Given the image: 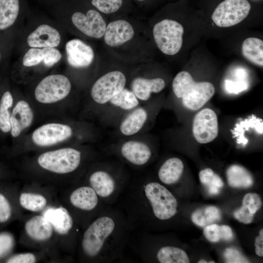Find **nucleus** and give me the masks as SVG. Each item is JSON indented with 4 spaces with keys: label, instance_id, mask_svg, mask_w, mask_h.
Returning <instances> with one entry per match:
<instances>
[{
    "label": "nucleus",
    "instance_id": "f257e3e1",
    "mask_svg": "<svg viewBox=\"0 0 263 263\" xmlns=\"http://www.w3.org/2000/svg\"><path fill=\"white\" fill-rule=\"evenodd\" d=\"M133 228L115 205H107L83 233L81 247L87 258L111 263L123 257Z\"/></svg>",
    "mask_w": 263,
    "mask_h": 263
},
{
    "label": "nucleus",
    "instance_id": "f03ea898",
    "mask_svg": "<svg viewBox=\"0 0 263 263\" xmlns=\"http://www.w3.org/2000/svg\"><path fill=\"white\" fill-rule=\"evenodd\" d=\"M116 205L125 213L134 231L144 230L150 215L160 220L173 217L178 203L172 193L156 182L127 184Z\"/></svg>",
    "mask_w": 263,
    "mask_h": 263
},
{
    "label": "nucleus",
    "instance_id": "7ed1b4c3",
    "mask_svg": "<svg viewBox=\"0 0 263 263\" xmlns=\"http://www.w3.org/2000/svg\"><path fill=\"white\" fill-rule=\"evenodd\" d=\"M149 35L144 21L128 15L111 19L102 40L108 53L117 61L143 63L150 56Z\"/></svg>",
    "mask_w": 263,
    "mask_h": 263
},
{
    "label": "nucleus",
    "instance_id": "20e7f679",
    "mask_svg": "<svg viewBox=\"0 0 263 263\" xmlns=\"http://www.w3.org/2000/svg\"><path fill=\"white\" fill-rule=\"evenodd\" d=\"M39 1L67 33L87 41L102 40L108 21L88 0Z\"/></svg>",
    "mask_w": 263,
    "mask_h": 263
},
{
    "label": "nucleus",
    "instance_id": "39448f33",
    "mask_svg": "<svg viewBox=\"0 0 263 263\" xmlns=\"http://www.w3.org/2000/svg\"><path fill=\"white\" fill-rule=\"evenodd\" d=\"M67 33L47 14L29 15L16 43L19 53L30 48H63Z\"/></svg>",
    "mask_w": 263,
    "mask_h": 263
},
{
    "label": "nucleus",
    "instance_id": "423d86ee",
    "mask_svg": "<svg viewBox=\"0 0 263 263\" xmlns=\"http://www.w3.org/2000/svg\"><path fill=\"white\" fill-rule=\"evenodd\" d=\"M172 89L176 96L182 99L184 107L192 111L201 108L215 91L211 83L196 82L187 71H181L176 75L173 80Z\"/></svg>",
    "mask_w": 263,
    "mask_h": 263
},
{
    "label": "nucleus",
    "instance_id": "0eeeda50",
    "mask_svg": "<svg viewBox=\"0 0 263 263\" xmlns=\"http://www.w3.org/2000/svg\"><path fill=\"white\" fill-rule=\"evenodd\" d=\"M63 61V53L56 48H30L19 53L16 69L21 75L29 72L47 71Z\"/></svg>",
    "mask_w": 263,
    "mask_h": 263
},
{
    "label": "nucleus",
    "instance_id": "6e6552de",
    "mask_svg": "<svg viewBox=\"0 0 263 263\" xmlns=\"http://www.w3.org/2000/svg\"><path fill=\"white\" fill-rule=\"evenodd\" d=\"M184 29L175 20L165 18L156 22L151 29V35L157 48L164 54H177L183 45Z\"/></svg>",
    "mask_w": 263,
    "mask_h": 263
},
{
    "label": "nucleus",
    "instance_id": "1a4fd4ad",
    "mask_svg": "<svg viewBox=\"0 0 263 263\" xmlns=\"http://www.w3.org/2000/svg\"><path fill=\"white\" fill-rule=\"evenodd\" d=\"M63 49V61L72 70H88L100 61L94 48L88 41L78 38L67 40Z\"/></svg>",
    "mask_w": 263,
    "mask_h": 263
},
{
    "label": "nucleus",
    "instance_id": "9d476101",
    "mask_svg": "<svg viewBox=\"0 0 263 263\" xmlns=\"http://www.w3.org/2000/svg\"><path fill=\"white\" fill-rule=\"evenodd\" d=\"M31 12L26 0H0V31H12L16 45Z\"/></svg>",
    "mask_w": 263,
    "mask_h": 263
},
{
    "label": "nucleus",
    "instance_id": "9b49d317",
    "mask_svg": "<svg viewBox=\"0 0 263 263\" xmlns=\"http://www.w3.org/2000/svg\"><path fill=\"white\" fill-rule=\"evenodd\" d=\"M72 88L71 81L66 75L60 74L49 75L37 84L34 96L40 103H53L66 98Z\"/></svg>",
    "mask_w": 263,
    "mask_h": 263
},
{
    "label": "nucleus",
    "instance_id": "f8f14e48",
    "mask_svg": "<svg viewBox=\"0 0 263 263\" xmlns=\"http://www.w3.org/2000/svg\"><path fill=\"white\" fill-rule=\"evenodd\" d=\"M81 162V152L75 149L66 148L47 151L38 159L43 169L58 174H66L75 171Z\"/></svg>",
    "mask_w": 263,
    "mask_h": 263
},
{
    "label": "nucleus",
    "instance_id": "ddd939ff",
    "mask_svg": "<svg viewBox=\"0 0 263 263\" xmlns=\"http://www.w3.org/2000/svg\"><path fill=\"white\" fill-rule=\"evenodd\" d=\"M251 8L247 0H224L214 9L211 19L218 27L233 26L248 16Z\"/></svg>",
    "mask_w": 263,
    "mask_h": 263
},
{
    "label": "nucleus",
    "instance_id": "4468645a",
    "mask_svg": "<svg viewBox=\"0 0 263 263\" xmlns=\"http://www.w3.org/2000/svg\"><path fill=\"white\" fill-rule=\"evenodd\" d=\"M126 83V76L122 71L114 70L108 72L92 85L91 97L98 104L106 103L125 88Z\"/></svg>",
    "mask_w": 263,
    "mask_h": 263
},
{
    "label": "nucleus",
    "instance_id": "2eb2a0df",
    "mask_svg": "<svg viewBox=\"0 0 263 263\" xmlns=\"http://www.w3.org/2000/svg\"><path fill=\"white\" fill-rule=\"evenodd\" d=\"M89 183L101 200L109 206L115 205L128 184L120 183L104 170H97L92 173Z\"/></svg>",
    "mask_w": 263,
    "mask_h": 263
},
{
    "label": "nucleus",
    "instance_id": "dca6fc26",
    "mask_svg": "<svg viewBox=\"0 0 263 263\" xmlns=\"http://www.w3.org/2000/svg\"><path fill=\"white\" fill-rule=\"evenodd\" d=\"M218 122L216 113L209 108H205L195 116L192 133L195 140L200 144L208 143L218 134Z\"/></svg>",
    "mask_w": 263,
    "mask_h": 263
},
{
    "label": "nucleus",
    "instance_id": "f3484780",
    "mask_svg": "<svg viewBox=\"0 0 263 263\" xmlns=\"http://www.w3.org/2000/svg\"><path fill=\"white\" fill-rule=\"evenodd\" d=\"M72 133V129L68 125L49 123L37 129L32 134V139L38 146H49L67 139Z\"/></svg>",
    "mask_w": 263,
    "mask_h": 263
},
{
    "label": "nucleus",
    "instance_id": "a211bd4d",
    "mask_svg": "<svg viewBox=\"0 0 263 263\" xmlns=\"http://www.w3.org/2000/svg\"><path fill=\"white\" fill-rule=\"evenodd\" d=\"M69 200L74 207L87 212L107 206L90 186H81L74 190L70 195Z\"/></svg>",
    "mask_w": 263,
    "mask_h": 263
},
{
    "label": "nucleus",
    "instance_id": "6ab92c4d",
    "mask_svg": "<svg viewBox=\"0 0 263 263\" xmlns=\"http://www.w3.org/2000/svg\"><path fill=\"white\" fill-rule=\"evenodd\" d=\"M33 119V112L29 104L23 100L19 101L11 114L10 132L12 136L18 137L22 131L31 125Z\"/></svg>",
    "mask_w": 263,
    "mask_h": 263
},
{
    "label": "nucleus",
    "instance_id": "aec40b11",
    "mask_svg": "<svg viewBox=\"0 0 263 263\" xmlns=\"http://www.w3.org/2000/svg\"><path fill=\"white\" fill-rule=\"evenodd\" d=\"M91 5L106 18L111 19L130 15L134 11L130 0H88Z\"/></svg>",
    "mask_w": 263,
    "mask_h": 263
},
{
    "label": "nucleus",
    "instance_id": "412c9836",
    "mask_svg": "<svg viewBox=\"0 0 263 263\" xmlns=\"http://www.w3.org/2000/svg\"><path fill=\"white\" fill-rule=\"evenodd\" d=\"M165 82L160 77L147 78L137 76L131 83V91L137 98L141 100H148L152 93H158L165 87Z\"/></svg>",
    "mask_w": 263,
    "mask_h": 263
},
{
    "label": "nucleus",
    "instance_id": "4be33fe9",
    "mask_svg": "<svg viewBox=\"0 0 263 263\" xmlns=\"http://www.w3.org/2000/svg\"><path fill=\"white\" fill-rule=\"evenodd\" d=\"M121 152L123 157L132 165L141 166L149 161L151 152L145 143L137 141H129L122 146Z\"/></svg>",
    "mask_w": 263,
    "mask_h": 263
},
{
    "label": "nucleus",
    "instance_id": "5701e85b",
    "mask_svg": "<svg viewBox=\"0 0 263 263\" xmlns=\"http://www.w3.org/2000/svg\"><path fill=\"white\" fill-rule=\"evenodd\" d=\"M43 215L58 234L66 235L73 227V219L68 210L63 207L49 208L44 212Z\"/></svg>",
    "mask_w": 263,
    "mask_h": 263
},
{
    "label": "nucleus",
    "instance_id": "b1692460",
    "mask_svg": "<svg viewBox=\"0 0 263 263\" xmlns=\"http://www.w3.org/2000/svg\"><path fill=\"white\" fill-rule=\"evenodd\" d=\"M25 230L30 238L37 241L49 240L53 232L52 225L43 215H36L28 220Z\"/></svg>",
    "mask_w": 263,
    "mask_h": 263
},
{
    "label": "nucleus",
    "instance_id": "393cba45",
    "mask_svg": "<svg viewBox=\"0 0 263 263\" xmlns=\"http://www.w3.org/2000/svg\"><path fill=\"white\" fill-rule=\"evenodd\" d=\"M184 170V165L179 158L172 157L167 160L159 169V180L166 185H171L180 178Z\"/></svg>",
    "mask_w": 263,
    "mask_h": 263
},
{
    "label": "nucleus",
    "instance_id": "a878e982",
    "mask_svg": "<svg viewBox=\"0 0 263 263\" xmlns=\"http://www.w3.org/2000/svg\"><path fill=\"white\" fill-rule=\"evenodd\" d=\"M228 185L236 188H248L253 184L251 173L244 167L238 165L230 166L226 171Z\"/></svg>",
    "mask_w": 263,
    "mask_h": 263
},
{
    "label": "nucleus",
    "instance_id": "bb28decb",
    "mask_svg": "<svg viewBox=\"0 0 263 263\" xmlns=\"http://www.w3.org/2000/svg\"><path fill=\"white\" fill-rule=\"evenodd\" d=\"M147 113L142 108H138L129 113L122 122L120 130L125 135H132L138 132L147 119Z\"/></svg>",
    "mask_w": 263,
    "mask_h": 263
},
{
    "label": "nucleus",
    "instance_id": "cd10ccee",
    "mask_svg": "<svg viewBox=\"0 0 263 263\" xmlns=\"http://www.w3.org/2000/svg\"><path fill=\"white\" fill-rule=\"evenodd\" d=\"M242 53L244 57L256 65L263 66V41L255 37L246 38L242 45Z\"/></svg>",
    "mask_w": 263,
    "mask_h": 263
},
{
    "label": "nucleus",
    "instance_id": "c85d7f7f",
    "mask_svg": "<svg viewBox=\"0 0 263 263\" xmlns=\"http://www.w3.org/2000/svg\"><path fill=\"white\" fill-rule=\"evenodd\" d=\"M221 217L220 209L216 207L209 206L195 210L191 215V220L196 225L205 227L219 221Z\"/></svg>",
    "mask_w": 263,
    "mask_h": 263
},
{
    "label": "nucleus",
    "instance_id": "c756f323",
    "mask_svg": "<svg viewBox=\"0 0 263 263\" xmlns=\"http://www.w3.org/2000/svg\"><path fill=\"white\" fill-rule=\"evenodd\" d=\"M156 258L161 263H188V257L183 249L170 245L164 246L159 249Z\"/></svg>",
    "mask_w": 263,
    "mask_h": 263
},
{
    "label": "nucleus",
    "instance_id": "7c9ffc66",
    "mask_svg": "<svg viewBox=\"0 0 263 263\" xmlns=\"http://www.w3.org/2000/svg\"><path fill=\"white\" fill-rule=\"evenodd\" d=\"M14 102L13 96L9 90L5 91L0 97V131L7 133L10 131V109Z\"/></svg>",
    "mask_w": 263,
    "mask_h": 263
},
{
    "label": "nucleus",
    "instance_id": "2f4dec72",
    "mask_svg": "<svg viewBox=\"0 0 263 263\" xmlns=\"http://www.w3.org/2000/svg\"><path fill=\"white\" fill-rule=\"evenodd\" d=\"M199 177L202 184L207 187L208 193L211 195L219 193L220 188L224 186L221 178L210 168L202 170Z\"/></svg>",
    "mask_w": 263,
    "mask_h": 263
},
{
    "label": "nucleus",
    "instance_id": "473e14b6",
    "mask_svg": "<svg viewBox=\"0 0 263 263\" xmlns=\"http://www.w3.org/2000/svg\"><path fill=\"white\" fill-rule=\"evenodd\" d=\"M19 201L23 208L33 212L42 210L47 204V200L43 195L31 192L21 193Z\"/></svg>",
    "mask_w": 263,
    "mask_h": 263
},
{
    "label": "nucleus",
    "instance_id": "72a5a7b5",
    "mask_svg": "<svg viewBox=\"0 0 263 263\" xmlns=\"http://www.w3.org/2000/svg\"><path fill=\"white\" fill-rule=\"evenodd\" d=\"M110 102L115 106L127 110L136 107L139 104L134 94L131 90L125 88L114 96Z\"/></svg>",
    "mask_w": 263,
    "mask_h": 263
},
{
    "label": "nucleus",
    "instance_id": "f704fd0d",
    "mask_svg": "<svg viewBox=\"0 0 263 263\" xmlns=\"http://www.w3.org/2000/svg\"><path fill=\"white\" fill-rule=\"evenodd\" d=\"M15 241L13 235L6 231L0 232V259L7 256L13 249Z\"/></svg>",
    "mask_w": 263,
    "mask_h": 263
},
{
    "label": "nucleus",
    "instance_id": "c9c22d12",
    "mask_svg": "<svg viewBox=\"0 0 263 263\" xmlns=\"http://www.w3.org/2000/svg\"><path fill=\"white\" fill-rule=\"evenodd\" d=\"M263 125L262 119L253 115L251 118L242 121L240 124H237L233 133L235 135L244 129L248 130L249 128H254L257 132L263 134Z\"/></svg>",
    "mask_w": 263,
    "mask_h": 263
},
{
    "label": "nucleus",
    "instance_id": "e433bc0d",
    "mask_svg": "<svg viewBox=\"0 0 263 263\" xmlns=\"http://www.w3.org/2000/svg\"><path fill=\"white\" fill-rule=\"evenodd\" d=\"M262 205L260 196L255 193L246 194L243 199L242 205L246 207L249 212L255 214Z\"/></svg>",
    "mask_w": 263,
    "mask_h": 263
},
{
    "label": "nucleus",
    "instance_id": "4c0bfd02",
    "mask_svg": "<svg viewBox=\"0 0 263 263\" xmlns=\"http://www.w3.org/2000/svg\"><path fill=\"white\" fill-rule=\"evenodd\" d=\"M224 257L226 263H246L248 260L238 250L233 248H227L224 252Z\"/></svg>",
    "mask_w": 263,
    "mask_h": 263
},
{
    "label": "nucleus",
    "instance_id": "58836bf2",
    "mask_svg": "<svg viewBox=\"0 0 263 263\" xmlns=\"http://www.w3.org/2000/svg\"><path fill=\"white\" fill-rule=\"evenodd\" d=\"M203 233L206 239L210 242L216 243L221 239V227L216 224L205 226Z\"/></svg>",
    "mask_w": 263,
    "mask_h": 263
},
{
    "label": "nucleus",
    "instance_id": "ea45409f",
    "mask_svg": "<svg viewBox=\"0 0 263 263\" xmlns=\"http://www.w3.org/2000/svg\"><path fill=\"white\" fill-rule=\"evenodd\" d=\"M12 207L6 197L0 193V223L8 221L12 215Z\"/></svg>",
    "mask_w": 263,
    "mask_h": 263
},
{
    "label": "nucleus",
    "instance_id": "a19ab883",
    "mask_svg": "<svg viewBox=\"0 0 263 263\" xmlns=\"http://www.w3.org/2000/svg\"><path fill=\"white\" fill-rule=\"evenodd\" d=\"M233 215L240 222L248 224L252 222L254 215L251 214L246 207L242 205L234 212Z\"/></svg>",
    "mask_w": 263,
    "mask_h": 263
},
{
    "label": "nucleus",
    "instance_id": "79ce46f5",
    "mask_svg": "<svg viewBox=\"0 0 263 263\" xmlns=\"http://www.w3.org/2000/svg\"><path fill=\"white\" fill-rule=\"evenodd\" d=\"M36 257L31 253H20L14 255L6 260L8 263H34L36 262Z\"/></svg>",
    "mask_w": 263,
    "mask_h": 263
},
{
    "label": "nucleus",
    "instance_id": "37998d69",
    "mask_svg": "<svg viewBox=\"0 0 263 263\" xmlns=\"http://www.w3.org/2000/svg\"><path fill=\"white\" fill-rule=\"evenodd\" d=\"M225 87L228 92L238 94L246 89L247 85L245 82L243 80L234 82L226 80L225 81Z\"/></svg>",
    "mask_w": 263,
    "mask_h": 263
},
{
    "label": "nucleus",
    "instance_id": "c03bdc74",
    "mask_svg": "<svg viewBox=\"0 0 263 263\" xmlns=\"http://www.w3.org/2000/svg\"><path fill=\"white\" fill-rule=\"evenodd\" d=\"M255 252L260 257L263 256V229L260 231L259 235L255 240Z\"/></svg>",
    "mask_w": 263,
    "mask_h": 263
},
{
    "label": "nucleus",
    "instance_id": "a18cd8bd",
    "mask_svg": "<svg viewBox=\"0 0 263 263\" xmlns=\"http://www.w3.org/2000/svg\"><path fill=\"white\" fill-rule=\"evenodd\" d=\"M221 231V239L230 241L233 238V233L230 226L227 225L220 226Z\"/></svg>",
    "mask_w": 263,
    "mask_h": 263
},
{
    "label": "nucleus",
    "instance_id": "49530a36",
    "mask_svg": "<svg viewBox=\"0 0 263 263\" xmlns=\"http://www.w3.org/2000/svg\"><path fill=\"white\" fill-rule=\"evenodd\" d=\"M132 3L136 4L139 7L144 8V7L148 6V5L151 1V0H130Z\"/></svg>",
    "mask_w": 263,
    "mask_h": 263
},
{
    "label": "nucleus",
    "instance_id": "de8ad7c7",
    "mask_svg": "<svg viewBox=\"0 0 263 263\" xmlns=\"http://www.w3.org/2000/svg\"><path fill=\"white\" fill-rule=\"evenodd\" d=\"M198 263H207V262L204 260H201L198 262Z\"/></svg>",
    "mask_w": 263,
    "mask_h": 263
},
{
    "label": "nucleus",
    "instance_id": "09e8293b",
    "mask_svg": "<svg viewBox=\"0 0 263 263\" xmlns=\"http://www.w3.org/2000/svg\"><path fill=\"white\" fill-rule=\"evenodd\" d=\"M1 57V53L0 52V60Z\"/></svg>",
    "mask_w": 263,
    "mask_h": 263
},
{
    "label": "nucleus",
    "instance_id": "8fccbe9b",
    "mask_svg": "<svg viewBox=\"0 0 263 263\" xmlns=\"http://www.w3.org/2000/svg\"><path fill=\"white\" fill-rule=\"evenodd\" d=\"M208 263H214V262L210 261V262H209Z\"/></svg>",
    "mask_w": 263,
    "mask_h": 263
},
{
    "label": "nucleus",
    "instance_id": "3c124183",
    "mask_svg": "<svg viewBox=\"0 0 263 263\" xmlns=\"http://www.w3.org/2000/svg\"><path fill=\"white\" fill-rule=\"evenodd\" d=\"M38 0V1H40V0Z\"/></svg>",
    "mask_w": 263,
    "mask_h": 263
}]
</instances>
